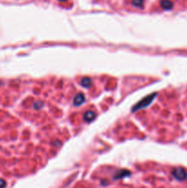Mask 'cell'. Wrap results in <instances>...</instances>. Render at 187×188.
Here are the masks:
<instances>
[{"label": "cell", "instance_id": "1", "mask_svg": "<svg viewBox=\"0 0 187 188\" xmlns=\"http://www.w3.org/2000/svg\"><path fill=\"white\" fill-rule=\"evenodd\" d=\"M157 94L156 93H153V94H151L147 95L146 97H144L143 99H141L138 103H137L134 106H133L132 108V112H135L137 110H140V109H142L144 107H146L148 106H149L151 104V102L153 101V99L156 97Z\"/></svg>", "mask_w": 187, "mask_h": 188}, {"label": "cell", "instance_id": "2", "mask_svg": "<svg viewBox=\"0 0 187 188\" xmlns=\"http://www.w3.org/2000/svg\"><path fill=\"white\" fill-rule=\"evenodd\" d=\"M173 176L175 177V178L178 179V180H184V179L186 178V176H187L185 170L183 169V168L174 169L173 172Z\"/></svg>", "mask_w": 187, "mask_h": 188}, {"label": "cell", "instance_id": "3", "mask_svg": "<svg viewBox=\"0 0 187 188\" xmlns=\"http://www.w3.org/2000/svg\"><path fill=\"white\" fill-rule=\"evenodd\" d=\"M84 100H85L84 95L82 93H80V94H78V95H76L75 96H74L73 104H74V106H81V105H83L84 103Z\"/></svg>", "mask_w": 187, "mask_h": 188}, {"label": "cell", "instance_id": "4", "mask_svg": "<svg viewBox=\"0 0 187 188\" xmlns=\"http://www.w3.org/2000/svg\"><path fill=\"white\" fill-rule=\"evenodd\" d=\"M95 116H97V114H95L94 111L89 110V111H86L84 114V119L86 122H91L95 119Z\"/></svg>", "mask_w": 187, "mask_h": 188}, {"label": "cell", "instance_id": "5", "mask_svg": "<svg viewBox=\"0 0 187 188\" xmlns=\"http://www.w3.org/2000/svg\"><path fill=\"white\" fill-rule=\"evenodd\" d=\"M161 6L165 10H170L173 7V4L170 1V0H162L161 1Z\"/></svg>", "mask_w": 187, "mask_h": 188}, {"label": "cell", "instance_id": "6", "mask_svg": "<svg viewBox=\"0 0 187 188\" xmlns=\"http://www.w3.org/2000/svg\"><path fill=\"white\" fill-rule=\"evenodd\" d=\"M81 84L83 85L84 87H89L91 86V84H92V81H91V79L90 78H84L82 81H81Z\"/></svg>", "mask_w": 187, "mask_h": 188}, {"label": "cell", "instance_id": "7", "mask_svg": "<svg viewBox=\"0 0 187 188\" xmlns=\"http://www.w3.org/2000/svg\"><path fill=\"white\" fill-rule=\"evenodd\" d=\"M132 4L134 7L141 8L143 6V0H132Z\"/></svg>", "mask_w": 187, "mask_h": 188}, {"label": "cell", "instance_id": "8", "mask_svg": "<svg viewBox=\"0 0 187 188\" xmlns=\"http://www.w3.org/2000/svg\"><path fill=\"white\" fill-rule=\"evenodd\" d=\"M33 106H34V107H35L36 109H40V107H41L42 106H43V104H42L41 102H37V103H35Z\"/></svg>", "mask_w": 187, "mask_h": 188}, {"label": "cell", "instance_id": "9", "mask_svg": "<svg viewBox=\"0 0 187 188\" xmlns=\"http://www.w3.org/2000/svg\"><path fill=\"white\" fill-rule=\"evenodd\" d=\"M59 1H66V0H59Z\"/></svg>", "mask_w": 187, "mask_h": 188}]
</instances>
